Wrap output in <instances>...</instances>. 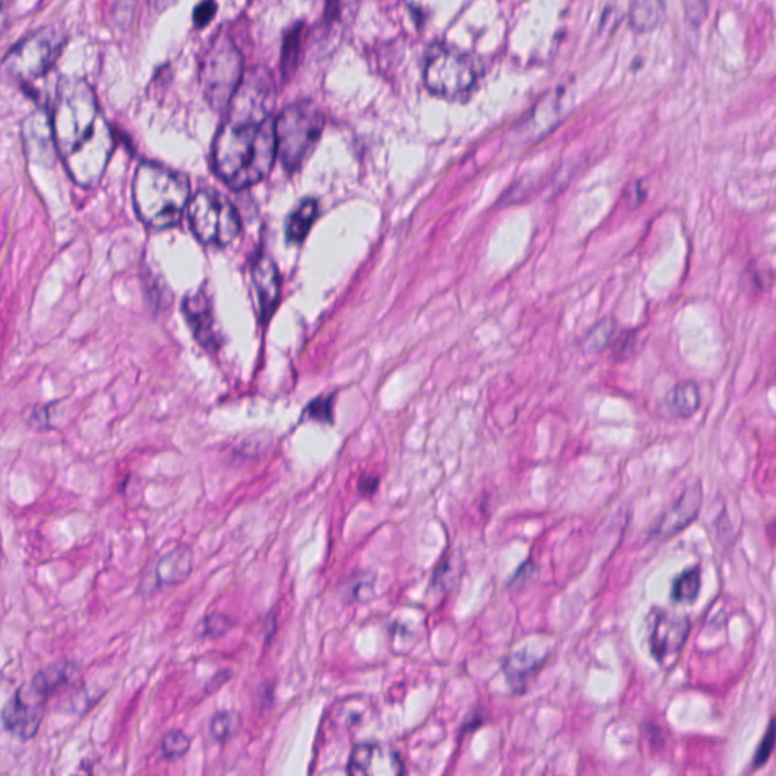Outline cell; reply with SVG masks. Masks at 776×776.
Segmentation results:
<instances>
[{"label":"cell","mask_w":776,"mask_h":776,"mask_svg":"<svg viewBox=\"0 0 776 776\" xmlns=\"http://www.w3.org/2000/svg\"><path fill=\"white\" fill-rule=\"evenodd\" d=\"M55 148L72 179L81 187L100 184L114 151V136L92 86L80 78H66L55 96Z\"/></svg>","instance_id":"cell-1"},{"label":"cell","mask_w":776,"mask_h":776,"mask_svg":"<svg viewBox=\"0 0 776 776\" xmlns=\"http://www.w3.org/2000/svg\"><path fill=\"white\" fill-rule=\"evenodd\" d=\"M183 310L199 343L207 348H218V334H216L210 299L205 297L202 291H198L185 298Z\"/></svg>","instance_id":"cell-15"},{"label":"cell","mask_w":776,"mask_h":776,"mask_svg":"<svg viewBox=\"0 0 776 776\" xmlns=\"http://www.w3.org/2000/svg\"><path fill=\"white\" fill-rule=\"evenodd\" d=\"M373 586H375L373 575H366V579H362V577L358 578L356 587H354V598H356L358 602L370 601L373 594Z\"/></svg>","instance_id":"cell-29"},{"label":"cell","mask_w":776,"mask_h":776,"mask_svg":"<svg viewBox=\"0 0 776 776\" xmlns=\"http://www.w3.org/2000/svg\"><path fill=\"white\" fill-rule=\"evenodd\" d=\"M252 277H254L255 289H257L263 318L264 321H269L275 309H277L279 291H281L277 264L263 255L255 262Z\"/></svg>","instance_id":"cell-16"},{"label":"cell","mask_w":776,"mask_h":776,"mask_svg":"<svg viewBox=\"0 0 776 776\" xmlns=\"http://www.w3.org/2000/svg\"><path fill=\"white\" fill-rule=\"evenodd\" d=\"M380 486V479L377 476H362L360 480V491L362 496H372Z\"/></svg>","instance_id":"cell-32"},{"label":"cell","mask_w":776,"mask_h":776,"mask_svg":"<svg viewBox=\"0 0 776 776\" xmlns=\"http://www.w3.org/2000/svg\"><path fill=\"white\" fill-rule=\"evenodd\" d=\"M348 774L352 776H399L404 764L395 750L380 743H361L350 754Z\"/></svg>","instance_id":"cell-11"},{"label":"cell","mask_w":776,"mask_h":776,"mask_svg":"<svg viewBox=\"0 0 776 776\" xmlns=\"http://www.w3.org/2000/svg\"><path fill=\"white\" fill-rule=\"evenodd\" d=\"M322 129V113L309 102L291 105L275 120L277 155L287 171L301 167L321 139Z\"/></svg>","instance_id":"cell-5"},{"label":"cell","mask_w":776,"mask_h":776,"mask_svg":"<svg viewBox=\"0 0 776 776\" xmlns=\"http://www.w3.org/2000/svg\"><path fill=\"white\" fill-rule=\"evenodd\" d=\"M23 140L27 157L38 164H50L55 159L53 121L43 113H34L23 124Z\"/></svg>","instance_id":"cell-12"},{"label":"cell","mask_w":776,"mask_h":776,"mask_svg":"<svg viewBox=\"0 0 776 776\" xmlns=\"http://www.w3.org/2000/svg\"><path fill=\"white\" fill-rule=\"evenodd\" d=\"M703 574L699 567H688L683 574L677 575L672 584V599L680 605L695 604L703 587Z\"/></svg>","instance_id":"cell-21"},{"label":"cell","mask_w":776,"mask_h":776,"mask_svg":"<svg viewBox=\"0 0 776 776\" xmlns=\"http://www.w3.org/2000/svg\"><path fill=\"white\" fill-rule=\"evenodd\" d=\"M242 728V716L235 711H220L211 719L210 731L218 742H227L239 734Z\"/></svg>","instance_id":"cell-22"},{"label":"cell","mask_w":776,"mask_h":776,"mask_svg":"<svg viewBox=\"0 0 776 776\" xmlns=\"http://www.w3.org/2000/svg\"><path fill=\"white\" fill-rule=\"evenodd\" d=\"M188 222L196 238L210 246L224 247L234 242L242 230L234 205L218 192L200 190L188 202Z\"/></svg>","instance_id":"cell-7"},{"label":"cell","mask_w":776,"mask_h":776,"mask_svg":"<svg viewBox=\"0 0 776 776\" xmlns=\"http://www.w3.org/2000/svg\"><path fill=\"white\" fill-rule=\"evenodd\" d=\"M137 215L155 230L175 227L190 202V183L164 165L143 163L132 185Z\"/></svg>","instance_id":"cell-4"},{"label":"cell","mask_w":776,"mask_h":776,"mask_svg":"<svg viewBox=\"0 0 776 776\" xmlns=\"http://www.w3.org/2000/svg\"><path fill=\"white\" fill-rule=\"evenodd\" d=\"M0 566H2V549H0Z\"/></svg>","instance_id":"cell-34"},{"label":"cell","mask_w":776,"mask_h":776,"mask_svg":"<svg viewBox=\"0 0 776 776\" xmlns=\"http://www.w3.org/2000/svg\"><path fill=\"white\" fill-rule=\"evenodd\" d=\"M301 26L294 27L289 34H287L286 42H283L282 50V70L283 74L293 73L294 67H297L298 53H299V42H301Z\"/></svg>","instance_id":"cell-25"},{"label":"cell","mask_w":776,"mask_h":776,"mask_svg":"<svg viewBox=\"0 0 776 776\" xmlns=\"http://www.w3.org/2000/svg\"><path fill=\"white\" fill-rule=\"evenodd\" d=\"M309 415L311 419L314 420H333V412H331V402L325 399L314 402V404H311L309 407Z\"/></svg>","instance_id":"cell-31"},{"label":"cell","mask_w":776,"mask_h":776,"mask_svg":"<svg viewBox=\"0 0 776 776\" xmlns=\"http://www.w3.org/2000/svg\"><path fill=\"white\" fill-rule=\"evenodd\" d=\"M425 82L437 96H466L476 82L474 60L452 47H435L425 66Z\"/></svg>","instance_id":"cell-8"},{"label":"cell","mask_w":776,"mask_h":776,"mask_svg":"<svg viewBox=\"0 0 776 776\" xmlns=\"http://www.w3.org/2000/svg\"><path fill=\"white\" fill-rule=\"evenodd\" d=\"M616 328V322H614L613 318H604V321L599 322L598 325L587 334L584 340V349L587 352H602V350L613 341Z\"/></svg>","instance_id":"cell-23"},{"label":"cell","mask_w":776,"mask_h":776,"mask_svg":"<svg viewBox=\"0 0 776 776\" xmlns=\"http://www.w3.org/2000/svg\"><path fill=\"white\" fill-rule=\"evenodd\" d=\"M700 502H703V488L697 484V486L684 491V495L677 499L675 506L661 518L653 534L665 538L672 537L677 531L684 530L699 513Z\"/></svg>","instance_id":"cell-14"},{"label":"cell","mask_w":776,"mask_h":776,"mask_svg":"<svg viewBox=\"0 0 776 776\" xmlns=\"http://www.w3.org/2000/svg\"><path fill=\"white\" fill-rule=\"evenodd\" d=\"M318 205L314 199L303 200L301 205L290 216L287 222V238L290 242L299 243L306 238L314 220L317 219Z\"/></svg>","instance_id":"cell-20"},{"label":"cell","mask_w":776,"mask_h":776,"mask_svg":"<svg viewBox=\"0 0 776 776\" xmlns=\"http://www.w3.org/2000/svg\"><path fill=\"white\" fill-rule=\"evenodd\" d=\"M193 570V553L190 547L176 546L160 558L155 567L157 581L163 586L183 584Z\"/></svg>","instance_id":"cell-17"},{"label":"cell","mask_w":776,"mask_h":776,"mask_svg":"<svg viewBox=\"0 0 776 776\" xmlns=\"http://www.w3.org/2000/svg\"><path fill=\"white\" fill-rule=\"evenodd\" d=\"M277 159L275 120L264 109H234L212 146V164L224 184L250 188L269 175Z\"/></svg>","instance_id":"cell-2"},{"label":"cell","mask_w":776,"mask_h":776,"mask_svg":"<svg viewBox=\"0 0 776 776\" xmlns=\"http://www.w3.org/2000/svg\"><path fill=\"white\" fill-rule=\"evenodd\" d=\"M775 746V727L774 719L771 720L769 728H767L766 736L763 737L762 743H760L758 750L755 752L754 762L751 764V771L762 769L769 762L772 752H774Z\"/></svg>","instance_id":"cell-27"},{"label":"cell","mask_w":776,"mask_h":776,"mask_svg":"<svg viewBox=\"0 0 776 776\" xmlns=\"http://www.w3.org/2000/svg\"><path fill=\"white\" fill-rule=\"evenodd\" d=\"M232 626H234V621H232L231 617L224 616V614L212 613L210 616L204 618L202 625H200V636L219 638L224 636L228 632H231Z\"/></svg>","instance_id":"cell-26"},{"label":"cell","mask_w":776,"mask_h":776,"mask_svg":"<svg viewBox=\"0 0 776 776\" xmlns=\"http://www.w3.org/2000/svg\"><path fill=\"white\" fill-rule=\"evenodd\" d=\"M546 658H538L530 649H519L503 661L502 671L511 691L522 695L534 683L535 676L542 671Z\"/></svg>","instance_id":"cell-13"},{"label":"cell","mask_w":776,"mask_h":776,"mask_svg":"<svg viewBox=\"0 0 776 776\" xmlns=\"http://www.w3.org/2000/svg\"><path fill=\"white\" fill-rule=\"evenodd\" d=\"M637 334L634 331H625L617 340L614 341V357L625 360L632 356L634 348H636Z\"/></svg>","instance_id":"cell-28"},{"label":"cell","mask_w":776,"mask_h":776,"mask_svg":"<svg viewBox=\"0 0 776 776\" xmlns=\"http://www.w3.org/2000/svg\"><path fill=\"white\" fill-rule=\"evenodd\" d=\"M216 10H218V5H216L215 0H205V2L200 3L195 10L196 25L200 27L207 26L211 19L215 18Z\"/></svg>","instance_id":"cell-30"},{"label":"cell","mask_w":776,"mask_h":776,"mask_svg":"<svg viewBox=\"0 0 776 776\" xmlns=\"http://www.w3.org/2000/svg\"><path fill=\"white\" fill-rule=\"evenodd\" d=\"M77 677L70 661L47 665L33 680L22 684L0 711L3 728L22 742H30L45 719L47 700L69 687Z\"/></svg>","instance_id":"cell-3"},{"label":"cell","mask_w":776,"mask_h":776,"mask_svg":"<svg viewBox=\"0 0 776 776\" xmlns=\"http://www.w3.org/2000/svg\"><path fill=\"white\" fill-rule=\"evenodd\" d=\"M175 2L176 0H151V5L155 8L157 11H163Z\"/></svg>","instance_id":"cell-33"},{"label":"cell","mask_w":776,"mask_h":776,"mask_svg":"<svg viewBox=\"0 0 776 776\" xmlns=\"http://www.w3.org/2000/svg\"><path fill=\"white\" fill-rule=\"evenodd\" d=\"M192 746V739L185 732L173 730L163 737L161 751L167 760L179 758L187 754Z\"/></svg>","instance_id":"cell-24"},{"label":"cell","mask_w":776,"mask_h":776,"mask_svg":"<svg viewBox=\"0 0 776 776\" xmlns=\"http://www.w3.org/2000/svg\"><path fill=\"white\" fill-rule=\"evenodd\" d=\"M648 646L653 660L664 669L675 664L683 651L692 624L687 614L653 606L646 617Z\"/></svg>","instance_id":"cell-10"},{"label":"cell","mask_w":776,"mask_h":776,"mask_svg":"<svg viewBox=\"0 0 776 776\" xmlns=\"http://www.w3.org/2000/svg\"><path fill=\"white\" fill-rule=\"evenodd\" d=\"M65 45L66 34L61 27H42L10 50L3 60V73L21 82L38 80L53 69Z\"/></svg>","instance_id":"cell-6"},{"label":"cell","mask_w":776,"mask_h":776,"mask_svg":"<svg viewBox=\"0 0 776 776\" xmlns=\"http://www.w3.org/2000/svg\"><path fill=\"white\" fill-rule=\"evenodd\" d=\"M669 413L680 419H687L695 415L700 405L699 389L695 382H681L671 390L665 399Z\"/></svg>","instance_id":"cell-19"},{"label":"cell","mask_w":776,"mask_h":776,"mask_svg":"<svg viewBox=\"0 0 776 776\" xmlns=\"http://www.w3.org/2000/svg\"><path fill=\"white\" fill-rule=\"evenodd\" d=\"M242 78V57L228 38L216 42L202 66V82L208 101L216 108L230 104Z\"/></svg>","instance_id":"cell-9"},{"label":"cell","mask_w":776,"mask_h":776,"mask_svg":"<svg viewBox=\"0 0 776 776\" xmlns=\"http://www.w3.org/2000/svg\"><path fill=\"white\" fill-rule=\"evenodd\" d=\"M664 0H633L629 7V26L636 33H649L663 23Z\"/></svg>","instance_id":"cell-18"}]
</instances>
